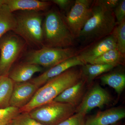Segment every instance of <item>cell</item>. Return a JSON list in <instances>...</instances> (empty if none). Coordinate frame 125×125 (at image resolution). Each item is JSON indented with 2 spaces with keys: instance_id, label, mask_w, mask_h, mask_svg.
Segmentation results:
<instances>
[{
  "instance_id": "cell-27",
  "label": "cell",
  "mask_w": 125,
  "mask_h": 125,
  "mask_svg": "<svg viewBox=\"0 0 125 125\" xmlns=\"http://www.w3.org/2000/svg\"><path fill=\"white\" fill-rule=\"evenodd\" d=\"M75 1L72 0H52L51 2L58 6L59 8L68 13L74 4Z\"/></svg>"
},
{
  "instance_id": "cell-6",
  "label": "cell",
  "mask_w": 125,
  "mask_h": 125,
  "mask_svg": "<svg viewBox=\"0 0 125 125\" xmlns=\"http://www.w3.org/2000/svg\"><path fill=\"white\" fill-rule=\"evenodd\" d=\"M77 51L71 47L60 48L43 46L29 52L24 62L49 69L75 56Z\"/></svg>"
},
{
  "instance_id": "cell-7",
  "label": "cell",
  "mask_w": 125,
  "mask_h": 125,
  "mask_svg": "<svg viewBox=\"0 0 125 125\" xmlns=\"http://www.w3.org/2000/svg\"><path fill=\"white\" fill-rule=\"evenodd\" d=\"M26 42L16 34H6L0 39V76H8L12 65L22 53Z\"/></svg>"
},
{
  "instance_id": "cell-13",
  "label": "cell",
  "mask_w": 125,
  "mask_h": 125,
  "mask_svg": "<svg viewBox=\"0 0 125 125\" xmlns=\"http://www.w3.org/2000/svg\"><path fill=\"white\" fill-rule=\"evenodd\" d=\"M125 117L123 108L115 107L89 117L85 120V125H112L119 122Z\"/></svg>"
},
{
  "instance_id": "cell-17",
  "label": "cell",
  "mask_w": 125,
  "mask_h": 125,
  "mask_svg": "<svg viewBox=\"0 0 125 125\" xmlns=\"http://www.w3.org/2000/svg\"><path fill=\"white\" fill-rule=\"evenodd\" d=\"M16 25L15 15L4 4L0 7V39L8 32L13 31Z\"/></svg>"
},
{
  "instance_id": "cell-28",
  "label": "cell",
  "mask_w": 125,
  "mask_h": 125,
  "mask_svg": "<svg viewBox=\"0 0 125 125\" xmlns=\"http://www.w3.org/2000/svg\"><path fill=\"white\" fill-rule=\"evenodd\" d=\"M99 2L108 10L113 11L119 0H98Z\"/></svg>"
},
{
  "instance_id": "cell-15",
  "label": "cell",
  "mask_w": 125,
  "mask_h": 125,
  "mask_svg": "<svg viewBox=\"0 0 125 125\" xmlns=\"http://www.w3.org/2000/svg\"><path fill=\"white\" fill-rule=\"evenodd\" d=\"M5 4L12 13L16 11H45L51 6V1L38 0H5Z\"/></svg>"
},
{
  "instance_id": "cell-19",
  "label": "cell",
  "mask_w": 125,
  "mask_h": 125,
  "mask_svg": "<svg viewBox=\"0 0 125 125\" xmlns=\"http://www.w3.org/2000/svg\"><path fill=\"white\" fill-rule=\"evenodd\" d=\"M125 54L117 48L111 49L95 59L91 64L112 65L115 67L125 64Z\"/></svg>"
},
{
  "instance_id": "cell-25",
  "label": "cell",
  "mask_w": 125,
  "mask_h": 125,
  "mask_svg": "<svg viewBox=\"0 0 125 125\" xmlns=\"http://www.w3.org/2000/svg\"><path fill=\"white\" fill-rule=\"evenodd\" d=\"M85 115L76 113L57 125H85Z\"/></svg>"
},
{
  "instance_id": "cell-23",
  "label": "cell",
  "mask_w": 125,
  "mask_h": 125,
  "mask_svg": "<svg viewBox=\"0 0 125 125\" xmlns=\"http://www.w3.org/2000/svg\"><path fill=\"white\" fill-rule=\"evenodd\" d=\"M19 109L10 106L4 108H0V125H6L20 114Z\"/></svg>"
},
{
  "instance_id": "cell-22",
  "label": "cell",
  "mask_w": 125,
  "mask_h": 125,
  "mask_svg": "<svg viewBox=\"0 0 125 125\" xmlns=\"http://www.w3.org/2000/svg\"><path fill=\"white\" fill-rule=\"evenodd\" d=\"M112 33L116 40L117 48L125 54V20L117 24Z\"/></svg>"
},
{
  "instance_id": "cell-5",
  "label": "cell",
  "mask_w": 125,
  "mask_h": 125,
  "mask_svg": "<svg viewBox=\"0 0 125 125\" xmlns=\"http://www.w3.org/2000/svg\"><path fill=\"white\" fill-rule=\"evenodd\" d=\"M75 107L68 104L52 101L32 109V118L43 125H57L76 113Z\"/></svg>"
},
{
  "instance_id": "cell-26",
  "label": "cell",
  "mask_w": 125,
  "mask_h": 125,
  "mask_svg": "<svg viewBox=\"0 0 125 125\" xmlns=\"http://www.w3.org/2000/svg\"><path fill=\"white\" fill-rule=\"evenodd\" d=\"M117 24L125 20V0H119L118 4L113 10Z\"/></svg>"
},
{
  "instance_id": "cell-3",
  "label": "cell",
  "mask_w": 125,
  "mask_h": 125,
  "mask_svg": "<svg viewBox=\"0 0 125 125\" xmlns=\"http://www.w3.org/2000/svg\"><path fill=\"white\" fill-rule=\"evenodd\" d=\"M43 46L66 48L73 45L74 38L64 16L55 10L45 14L42 23Z\"/></svg>"
},
{
  "instance_id": "cell-20",
  "label": "cell",
  "mask_w": 125,
  "mask_h": 125,
  "mask_svg": "<svg viewBox=\"0 0 125 125\" xmlns=\"http://www.w3.org/2000/svg\"><path fill=\"white\" fill-rule=\"evenodd\" d=\"M82 67L81 70L83 77L86 79L87 83H90L96 77L116 67L111 65L90 64H84Z\"/></svg>"
},
{
  "instance_id": "cell-14",
  "label": "cell",
  "mask_w": 125,
  "mask_h": 125,
  "mask_svg": "<svg viewBox=\"0 0 125 125\" xmlns=\"http://www.w3.org/2000/svg\"><path fill=\"white\" fill-rule=\"evenodd\" d=\"M85 78L70 87L59 94L53 101L68 104L75 107L80 104L84 95L86 84Z\"/></svg>"
},
{
  "instance_id": "cell-8",
  "label": "cell",
  "mask_w": 125,
  "mask_h": 125,
  "mask_svg": "<svg viewBox=\"0 0 125 125\" xmlns=\"http://www.w3.org/2000/svg\"><path fill=\"white\" fill-rule=\"evenodd\" d=\"M93 0H75L71 9L63 16L74 39H77L92 13Z\"/></svg>"
},
{
  "instance_id": "cell-24",
  "label": "cell",
  "mask_w": 125,
  "mask_h": 125,
  "mask_svg": "<svg viewBox=\"0 0 125 125\" xmlns=\"http://www.w3.org/2000/svg\"><path fill=\"white\" fill-rule=\"evenodd\" d=\"M13 125H43L32 118L29 113H22L11 121Z\"/></svg>"
},
{
  "instance_id": "cell-30",
  "label": "cell",
  "mask_w": 125,
  "mask_h": 125,
  "mask_svg": "<svg viewBox=\"0 0 125 125\" xmlns=\"http://www.w3.org/2000/svg\"><path fill=\"white\" fill-rule=\"evenodd\" d=\"M121 125V123L120 122H117V123H115V124H114V125Z\"/></svg>"
},
{
  "instance_id": "cell-21",
  "label": "cell",
  "mask_w": 125,
  "mask_h": 125,
  "mask_svg": "<svg viewBox=\"0 0 125 125\" xmlns=\"http://www.w3.org/2000/svg\"><path fill=\"white\" fill-rule=\"evenodd\" d=\"M14 83L9 76H1L0 78V108L10 106V101Z\"/></svg>"
},
{
  "instance_id": "cell-9",
  "label": "cell",
  "mask_w": 125,
  "mask_h": 125,
  "mask_svg": "<svg viewBox=\"0 0 125 125\" xmlns=\"http://www.w3.org/2000/svg\"><path fill=\"white\" fill-rule=\"evenodd\" d=\"M117 48L116 41L112 34L77 50L76 56L84 64H91L95 59L111 49Z\"/></svg>"
},
{
  "instance_id": "cell-12",
  "label": "cell",
  "mask_w": 125,
  "mask_h": 125,
  "mask_svg": "<svg viewBox=\"0 0 125 125\" xmlns=\"http://www.w3.org/2000/svg\"><path fill=\"white\" fill-rule=\"evenodd\" d=\"M84 64L75 56L48 69L39 76L30 80L29 81L39 88L48 81L58 76L67 70L78 66H82Z\"/></svg>"
},
{
  "instance_id": "cell-18",
  "label": "cell",
  "mask_w": 125,
  "mask_h": 125,
  "mask_svg": "<svg viewBox=\"0 0 125 125\" xmlns=\"http://www.w3.org/2000/svg\"><path fill=\"white\" fill-rule=\"evenodd\" d=\"M101 83L115 90L118 95H120L125 87V74L122 72H114L102 75Z\"/></svg>"
},
{
  "instance_id": "cell-31",
  "label": "cell",
  "mask_w": 125,
  "mask_h": 125,
  "mask_svg": "<svg viewBox=\"0 0 125 125\" xmlns=\"http://www.w3.org/2000/svg\"><path fill=\"white\" fill-rule=\"evenodd\" d=\"M13 125L12 124H11V123H9V124H7V125Z\"/></svg>"
},
{
  "instance_id": "cell-10",
  "label": "cell",
  "mask_w": 125,
  "mask_h": 125,
  "mask_svg": "<svg viewBox=\"0 0 125 125\" xmlns=\"http://www.w3.org/2000/svg\"><path fill=\"white\" fill-rule=\"evenodd\" d=\"M109 94L100 85H94L84 95L83 100L76 108V113L86 115L92 109L102 108L112 101Z\"/></svg>"
},
{
  "instance_id": "cell-1",
  "label": "cell",
  "mask_w": 125,
  "mask_h": 125,
  "mask_svg": "<svg viewBox=\"0 0 125 125\" xmlns=\"http://www.w3.org/2000/svg\"><path fill=\"white\" fill-rule=\"evenodd\" d=\"M83 78L81 69L75 67L51 79L38 89L27 105L19 109L20 113L29 112L35 108L53 101L65 90Z\"/></svg>"
},
{
  "instance_id": "cell-4",
  "label": "cell",
  "mask_w": 125,
  "mask_h": 125,
  "mask_svg": "<svg viewBox=\"0 0 125 125\" xmlns=\"http://www.w3.org/2000/svg\"><path fill=\"white\" fill-rule=\"evenodd\" d=\"M42 13L20 11L15 15L16 25L13 31L26 43L39 48L43 46L42 23L44 15Z\"/></svg>"
},
{
  "instance_id": "cell-2",
  "label": "cell",
  "mask_w": 125,
  "mask_h": 125,
  "mask_svg": "<svg viewBox=\"0 0 125 125\" xmlns=\"http://www.w3.org/2000/svg\"><path fill=\"white\" fill-rule=\"evenodd\" d=\"M116 24L113 11L105 8L98 0H94L92 15L77 39L87 46L111 34Z\"/></svg>"
},
{
  "instance_id": "cell-16",
  "label": "cell",
  "mask_w": 125,
  "mask_h": 125,
  "mask_svg": "<svg viewBox=\"0 0 125 125\" xmlns=\"http://www.w3.org/2000/svg\"><path fill=\"white\" fill-rule=\"evenodd\" d=\"M43 70V67L40 66L24 62L10 71L8 76L14 83H23L30 80L34 74Z\"/></svg>"
},
{
  "instance_id": "cell-29",
  "label": "cell",
  "mask_w": 125,
  "mask_h": 125,
  "mask_svg": "<svg viewBox=\"0 0 125 125\" xmlns=\"http://www.w3.org/2000/svg\"><path fill=\"white\" fill-rule=\"evenodd\" d=\"M5 0H0V7L5 4Z\"/></svg>"
},
{
  "instance_id": "cell-11",
  "label": "cell",
  "mask_w": 125,
  "mask_h": 125,
  "mask_svg": "<svg viewBox=\"0 0 125 125\" xmlns=\"http://www.w3.org/2000/svg\"><path fill=\"white\" fill-rule=\"evenodd\" d=\"M39 88L29 81L14 83L10 106L19 109L22 108L30 102Z\"/></svg>"
},
{
  "instance_id": "cell-32",
  "label": "cell",
  "mask_w": 125,
  "mask_h": 125,
  "mask_svg": "<svg viewBox=\"0 0 125 125\" xmlns=\"http://www.w3.org/2000/svg\"><path fill=\"white\" fill-rule=\"evenodd\" d=\"M0 77H1V76H0Z\"/></svg>"
}]
</instances>
